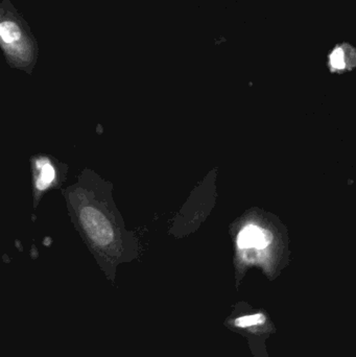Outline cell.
Instances as JSON below:
<instances>
[{"label":"cell","instance_id":"1","mask_svg":"<svg viewBox=\"0 0 356 357\" xmlns=\"http://www.w3.org/2000/svg\"><path fill=\"white\" fill-rule=\"evenodd\" d=\"M0 44L8 62L16 67L29 66L37 56V42L10 0L0 8Z\"/></svg>","mask_w":356,"mask_h":357},{"label":"cell","instance_id":"2","mask_svg":"<svg viewBox=\"0 0 356 357\" xmlns=\"http://www.w3.org/2000/svg\"><path fill=\"white\" fill-rule=\"evenodd\" d=\"M81 220L84 229L95 245L106 247L112 243L114 237L112 228L102 212L95 208H84L81 212Z\"/></svg>","mask_w":356,"mask_h":357},{"label":"cell","instance_id":"3","mask_svg":"<svg viewBox=\"0 0 356 357\" xmlns=\"http://www.w3.org/2000/svg\"><path fill=\"white\" fill-rule=\"evenodd\" d=\"M327 66L332 73H345L356 68V47L349 42L336 44L327 56Z\"/></svg>","mask_w":356,"mask_h":357},{"label":"cell","instance_id":"4","mask_svg":"<svg viewBox=\"0 0 356 357\" xmlns=\"http://www.w3.org/2000/svg\"><path fill=\"white\" fill-rule=\"evenodd\" d=\"M270 233L265 232L258 227L249 226L245 228L238 235V245L240 249L263 250L271 243Z\"/></svg>","mask_w":356,"mask_h":357},{"label":"cell","instance_id":"5","mask_svg":"<svg viewBox=\"0 0 356 357\" xmlns=\"http://www.w3.org/2000/svg\"><path fill=\"white\" fill-rule=\"evenodd\" d=\"M232 325L235 328L250 331L252 333H269L272 328L269 318L263 312H256V314L238 317L232 322Z\"/></svg>","mask_w":356,"mask_h":357},{"label":"cell","instance_id":"6","mask_svg":"<svg viewBox=\"0 0 356 357\" xmlns=\"http://www.w3.org/2000/svg\"><path fill=\"white\" fill-rule=\"evenodd\" d=\"M54 178V171L52 169V165L46 163L43 167H42L41 176H40L39 180L37 182V186L39 189H45L50 183L52 182Z\"/></svg>","mask_w":356,"mask_h":357}]
</instances>
